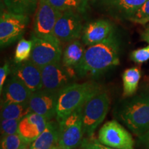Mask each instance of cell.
<instances>
[{
    "mask_svg": "<svg viewBox=\"0 0 149 149\" xmlns=\"http://www.w3.org/2000/svg\"><path fill=\"white\" fill-rule=\"evenodd\" d=\"M11 68L8 62H6L0 68V93H2L3 87L5 84L6 78L10 73Z\"/></svg>",
    "mask_w": 149,
    "mask_h": 149,
    "instance_id": "30",
    "label": "cell"
},
{
    "mask_svg": "<svg viewBox=\"0 0 149 149\" xmlns=\"http://www.w3.org/2000/svg\"><path fill=\"white\" fill-rule=\"evenodd\" d=\"M33 45L30 60L40 68L52 63L61 61L62 57L61 42L53 36L38 37L31 35Z\"/></svg>",
    "mask_w": 149,
    "mask_h": 149,
    "instance_id": "5",
    "label": "cell"
},
{
    "mask_svg": "<svg viewBox=\"0 0 149 149\" xmlns=\"http://www.w3.org/2000/svg\"><path fill=\"white\" fill-rule=\"evenodd\" d=\"M33 45L32 40H20L16 46L15 52V62L20 63L29 60L32 53Z\"/></svg>",
    "mask_w": 149,
    "mask_h": 149,
    "instance_id": "24",
    "label": "cell"
},
{
    "mask_svg": "<svg viewBox=\"0 0 149 149\" xmlns=\"http://www.w3.org/2000/svg\"><path fill=\"white\" fill-rule=\"evenodd\" d=\"M80 146H81V149H119L111 148V147L101 144L98 139L94 137V136L84 138L80 144Z\"/></svg>",
    "mask_w": 149,
    "mask_h": 149,
    "instance_id": "28",
    "label": "cell"
},
{
    "mask_svg": "<svg viewBox=\"0 0 149 149\" xmlns=\"http://www.w3.org/2000/svg\"><path fill=\"white\" fill-rule=\"evenodd\" d=\"M1 120L20 119L33 113L29 102L22 103H9L1 105Z\"/></svg>",
    "mask_w": 149,
    "mask_h": 149,
    "instance_id": "21",
    "label": "cell"
},
{
    "mask_svg": "<svg viewBox=\"0 0 149 149\" xmlns=\"http://www.w3.org/2000/svg\"><path fill=\"white\" fill-rule=\"evenodd\" d=\"M98 140L102 144L119 149H133L132 135L116 120H111L102 126L98 134Z\"/></svg>",
    "mask_w": 149,
    "mask_h": 149,
    "instance_id": "10",
    "label": "cell"
},
{
    "mask_svg": "<svg viewBox=\"0 0 149 149\" xmlns=\"http://www.w3.org/2000/svg\"><path fill=\"white\" fill-rule=\"evenodd\" d=\"M51 149H62V148H61V147H59L58 145H57V146H54V147H53V148H51Z\"/></svg>",
    "mask_w": 149,
    "mask_h": 149,
    "instance_id": "33",
    "label": "cell"
},
{
    "mask_svg": "<svg viewBox=\"0 0 149 149\" xmlns=\"http://www.w3.org/2000/svg\"><path fill=\"white\" fill-rule=\"evenodd\" d=\"M30 145L18 133L1 136V149H21Z\"/></svg>",
    "mask_w": 149,
    "mask_h": 149,
    "instance_id": "25",
    "label": "cell"
},
{
    "mask_svg": "<svg viewBox=\"0 0 149 149\" xmlns=\"http://www.w3.org/2000/svg\"><path fill=\"white\" fill-rule=\"evenodd\" d=\"M57 10L65 11H75L80 13L86 10V0H46Z\"/></svg>",
    "mask_w": 149,
    "mask_h": 149,
    "instance_id": "23",
    "label": "cell"
},
{
    "mask_svg": "<svg viewBox=\"0 0 149 149\" xmlns=\"http://www.w3.org/2000/svg\"><path fill=\"white\" fill-rule=\"evenodd\" d=\"M59 123L53 120L47 122L44 131L30 145L31 149H51L58 145Z\"/></svg>",
    "mask_w": 149,
    "mask_h": 149,
    "instance_id": "18",
    "label": "cell"
},
{
    "mask_svg": "<svg viewBox=\"0 0 149 149\" xmlns=\"http://www.w3.org/2000/svg\"><path fill=\"white\" fill-rule=\"evenodd\" d=\"M58 93L41 88L33 92L29 104L33 113L42 115L47 121L56 116Z\"/></svg>",
    "mask_w": 149,
    "mask_h": 149,
    "instance_id": "12",
    "label": "cell"
},
{
    "mask_svg": "<svg viewBox=\"0 0 149 149\" xmlns=\"http://www.w3.org/2000/svg\"><path fill=\"white\" fill-rule=\"evenodd\" d=\"M32 93V91L21 80L10 74V77L6 81L1 93V105L29 102Z\"/></svg>",
    "mask_w": 149,
    "mask_h": 149,
    "instance_id": "15",
    "label": "cell"
},
{
    "mask_svg": "<svg viewBox=\"0 0 149 149\" xmlns=\"http://www.w3.org/2000/svg\"><path fill=\"white\" fill-rule=\"evenodd\" d=\"M141 72L139 68L133 67L123 72V95L125 97L132 96L138 88Z\"/></svg>",
    "mask_w": 149,
    "mask_h": 149,
    "instance_id": "22",
    "label": "cell"
},
{
    "mask_svg": "<svg viewBox=\"0 0 149 149\" xmlns=\"http://www.w3.org/2000/svg\"><path fill=\"white\" fill-rule=\"evenodd\" d=\"M130 59L138 64H142L149 60V45L144 48L135 50L130 54Z\"/></svg>",
    "mask_w": 149,
    "mask_h": 149,
    "instance_id": "29",
    "label": "cell"
},
{
    "mask_svg": "<svg viewBox=\"0 0 149 149\" xmlns=\"http://www.w3.org/2000/svg\"><path fill=\"white\" fill-rule=\"evenodd\" d=\"M115 117L137 137L149 130V91L124 100L117 108Z\"/></svg>",
    "mask_w": 149,
    "mask_h": 149,
    "instance_id": "2",
    "label": "cell"
},
{
    "mask_svg": "<svg viewBox=\"0 0 149 149\" xmlns=\"http://www.w3.org/2000/svg\"><path fill=\"white\" fill-rule=\"evenodd\" d=\"M139 141L144 146L146 149H149V130L146 131L144 135L138 137Z\"/></svg>",
    "mask_w": 149,
    "mask_h": 149,
    "instance_id": "31",
    "label": "cell"
},
{
    "mask_svg": "<svg viewBox=\"0 0 149 149\" xmlns=\"http://www.w3.org/2000/svg\"><path fill=\"white\" fill-rule=\"evenodd\" d=\"M21 149H30V146H27V147H25V148H21Z\"/></svg>",
    "mask_w": 149,
    "mask_h": 149,
    "instance_id": "34",
    "label": "cell"
},
{
    "mask_svg": "<svg viewBox=\"0 0 149 149\" xmlns=\"http://www.w3.org/2000/svg\"><path fill=\"white\" fill-rule=\"evenodd\" d=\"M62 13L46 0H39L33 20L32 34L38 37L53 36L55 24Z\"/></svg>",
    "mask_w": 149,
    "mask_h": 149,
    "instance_id": "9",
    "label": "cell"
},
{
    "mask_svg": "<svg viewBox=\"0 0 149 149\" xmlns=\"http://www.w3.org/2000/svg\"><path fill=\"white\" fill-rule=\"evenodd\" d=\"M7 11L30 16L36 11L39 0H3Z\"/></svg>",
    "mask_w": 149,
    "mask_h": 149,
    "instance_id": "20",
    "label": "cell"
},
{
    "mask_svg": "<svg viewBox=\"0 0 149 149\" xmlns=\"http://www.w3.org/2000/svg\"><path fill=\"white\" fill-rule=\"evenodd\" d=\"M82 19L75 11L63 12L54 29V35L61 42H70L77 40L83 32Z\"/></svg>",
    "mask_w": 149,
    "mask_h": 149,
    "instance_id": "11",
    "label": "cell"
},
{
    "mask_svg": "<svg viewBox=\"0 0 149 149\" xmlns=\"http://www.w3.org/2000/svg\"><path fill=\"white\" fill-rule=\"evenodd\" d=\"M85 51L82 44L79 40L69 42L63 53V64L68 68H74L82 59Z\"/></svg>",
    "mask_w": 149,
    "mask_h": 149,
    "instance_id": "19",
    "label": "cell"
},
{
    "mask_svg": "<svg viewBox=\"0 0 149 149\" xmlns=\"http://www.w3.org/2000/svg\"><path fill=\"white\" fill-rule=\"evenodd\" d=\"M141 39L149 44V29H147L141 33Z\"/></svg>",
    "mask_w": 149,
    "mask_h": 149,
    "instance_id": "32",
    "label": "cell"
},
{
    "mask_svg": "<svg viewBox=\"0 0 149 149\" xmlns=\"http://www.w3.org/2000/svg\"><path fill=\"white\" fill-rule=\"evenodd\" d=\"M42 88L58 93L77 80L74 68H68L62 62L52 63L41 68Z\"/></svg>",
    "mask_w": 149,
    "mask_h": 149,
    "instance_id": "7",
    "label": "cell"
},
{
    "mask_svg": "<svg viewBox=\"0 0 149 149\" xmlns=\"http://www.w3.org/2000/svg\"><path fill=\"white\" fill-rule=\"evenodd\" d=\"M120 64L119 44L114 35L88 46L79 64L74 68L78 77H93Z\"/></svg>",
    "mask_w": 149,
    "mask_h": 149,
    "instance_id": "1",
    "label": "cell"
},
{
    "mask_svg": "<svg viewBox=\"0 0 149 149\" xmlns=\"http://www.w3.org/2000/svg\"><path fill=\"white\" fill-rule=\"evenodd\" d=\"M128 20L141 25H144L149 22V0L137 9Z\"/></svg>",
    "mask_w": 149,
    "mask_h": 149,
    "instance_id": "26",
    "label": "cell"
},
{
    "mask_svg": "<svg viewBox=\"0 0 149 149\" xmlns=\"http://www.w3.org/2000/svg\"><path fill=\"white\" fill-rule=\"evenodd\" d=\"M110 103L108 93L101 91L89 99L81 108L84 132L86 137L94 136L96 129L107 116Z\"/></svg>",
    "mask_w": 149,
    "mask_h": 149,
    "instance_id": "4",
    "label": "cell"
},
{
    "mask_svg": "<svg viewBox=\"0 0 149 149\" xmlns=\"http://www.w3.org/2000/svg\"><path fill=\"white\" fill-rule=\"evenodd\" d=\"M81 108L76 110L59 123L58 146L62 149L77 148L83 140L84 132Z\"/></svg>",
    "mask_w": 149,
    "mask_h": 149,
    "instance_id": "6",
    "label": "cell"
},
{
    "mask_svg": "<svg viewBox=\"0 0 149 149\" xmlns=\"http://www.w3.org/2000/svg\"><path fill=\"white\" fill-rule=\"evenodd\" d=\"M102 91L97 83L93 81L73 83L58 92L55 119L59 123L68 115L84 105L91 97Z\"/></svg>",
    "mask_w": 149,
    "mask_h": 149,
    "instance_id": "3",
    "label": "cell"
},
{
    "mask_svg": "<svg viewBox=\"0 0 149 149\" xmlns=\"http://www.w3.org/2000/svg\"><path fill=\"white\" fill-rule=\"evenodd\" d=\"M148 0H93L95 6L117 19H128Z\"/></svg>",
    "mask_w": 149,
    "mask_h": 149,
    "instance_id": "13",
    "label": "cell"
},
{
    "mask_svg": "<svg viewBox=\"0 0 149 149\" xmlns=\"http://www.w3.org/2000/svg\"><path fill=\"white\" fill-rule=\"evenodd\" d=\"M10 74L21 80L32 92L42 88L41 68L29 60L15 63L11 67Z\"/></svg>",
    "mask_w": 149,
    "mask_h": 149,
    "instance_id": "14",
    "label": "cell"
},
{
    "mask_svg": "<svg viewBox=\"0 0 149 149\" xmlns=\"http://www.w3.org/2000/svg\"><path fill=\"white\" fill-rule=\"evenodd\" d=\"M47 120L37 113H31L20 120L18 134L27 142L31 143L45 129Z\"/></svg>",
    "mask_w": 149,
    "mask_h": 149,
    "instance_id": "17",
    "label": "cell"
},
{
    "mask_svg": "<svg viewBox=\"0 0 149 149\" xmlns=\"http://www.w3.org/2000/svg\"><path fill=\"white\" fill-rule=\"evenodd\" d=\"M20 119H3L1 120V136L18 133Z\"/></svg>",
    "mask_w": 149,
    "mask_h": 149,
    "instance_id": "27",
    "label": "cell"
},
{
    "mask_svg": "<svg viewBox=\"0 0 149 149\" xmlns=\"http://www.w3.org/2000/svg\"><path fill=\"white\" fill-rule=\"evenodd\" d=\"M29 24V16L3 12L0 17V45L1 48L10 46L19 40Z\"/></svg>",
    "mask_w": 149,
    "mask_h": 149,
    "instance_id": "8",
    "label": "cell"
},
{
    "mask_svg": "<svg viewBox=\"0 0 149 149\" xmlns=\"http://www.w3.org/2000/svg\"><path fill=\"white\" fill-rule=\"evenodd\" d=\"M113 35V26L111 22L98 19L90 22L84 28L82 41L85 45L90 46L107 40Z\"/></svg>",
    "mask_w": 149,
    "mask_h": 149,
    "instance_id": "16",
    "label": "cell"
}]
</instances>
